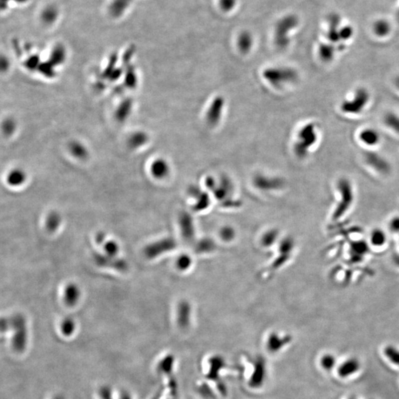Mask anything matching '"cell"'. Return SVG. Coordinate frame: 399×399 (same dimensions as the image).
Returning <instances> with one entry per match:
<instances>
[{
    "label": "cell",
    "instance_id": "obj_5",
    "mask_svg": "<svg viewBox=\"0 0 399 399\" xmlns=\"http://www.w3.org/2000/svg\"><path fill=\"white\" fill-rule=\"evenodd\" d=\"M299 141L297 143V151L301 156L306 154L307 150L314 144L317 141V133L315 127L312 124L307 125L299 132Z\"/></svg>",
    "mask_w": 399,
    "mask_h": 399
},
{
    "label": "cell",
    "instance_id": "obj_29",
    "mask_svg": "<svg viewBox=\"0 0 399 399\" xmlns=\"http://www.w3.org/2000/svg\"><path fill=\"white\" fill-rule=\"evenodd\" d=\"M334 47L332 46L325 44V45L321 46L319 53H320V56L322 59L325 61H330L334 56Z\"/></svg>",
    "mask_w": 399,
    "mask_h": 399
},
{
    "label": "cell",
    "instance_id": "obj_37",
    "mask_svg": "<svg viewBox=\"0 0 399 399\" xmlns=\"http://www.w3.org/2000/svg\"><path fill=\"white\" fill-rule=\"evenodd\" d=\"M398 18H399V13H398Z\"/></svg>",
    "mask_w": 399,
    "mask_h": 399
},
{
    "label": "cell",
    "instance_id": "obj_6",
    "mask_svg": "<svg viewBox=\"0 0 399 399\" xmlns=\"http://www.w3.org/2000/svg\"><path fill=\"white\" fill-rule=\"evenodd\" d=\"M133 0H109L107 13L112 19L123 17L131 8Z\"/></svg>",
    "mask_w": 399,
    "mask_h": 399
},
{
    "label": "cell",
    "instance_id": "obj_32",
    "mask_svg": "<svg viewBox=\"0 0 399 399\" xmlns=\"http://www.w3.org/2000/svg\"><path fill=\"white\" fill-rule=\"evenodd\" d=\"M27 1L28 0H2L1 5H5V8H8L9 7L13 5V4H15V5L23 4L27 2Z\"/></svg>",
    "mask_w": 399,
    "mask_h": 399
},
{
    "label": "cell",
    "instance_id": "obj_11",
    "mask_svg": "<svg viewBox=\"0 0 399 399\" xmlns=\"http://www.w3.org/2000/svg\"><path fill=\"white\" fill-rule=\"evenodd\" d=\"M191 313V305L187 301H181L179 302L177 308V317L180 326L186 327L189 325Z\"/></svg>",
    "mask_w": 399,
    "mask_h": 399
},
{
    "label": "cell",
    "instance_id": "obj_12",
    "mask_svg": "<svg viewBox=\"0 0 399 399\" xmlns=\"http://www.w3.org/2000/svg\"><path fill=\"white\" fill-rule=\"evenodd\" d=\"M280 245V248H279V250H280L279 256V257L277 256V258L274 259V262H273V263L271 264V266H270L269 270L271 272L276 271L279 267L283 265V262H285L286 259L288 258V257H288L287 254H288V252H289V251H291V247H292L291 240H289L288 239L284 240L283 242L281 243Z\"/></svg>",
    "mask_w": 399,
    "mask_h": 399
},
{
    "label": "cell",
    "instance_id": "obj_34",
    "mask_svg": "<svg viewBox=\"0 0 399 399\" xmlns=\"http://www.w3.org/2000/svg\"><path fill=\"white\" fill-rule=\"evenodd\" d=\"M105 234L104 232H99L96 236V241L98 244L99 245H102V244L105 243L104 241H105Z\"/></svg>",
    "mask_w": 399,
    "mask_h": 399
},
{
    "label": "cell",
    "instance_id": "obj_21",
    "mask_svg": "<svg viewBox=\"0 0 399 399\" xmlns=\"http://www.w3.org/2000/svg\"><path fill=\"white\" fill-rule=\"evenodd\" d=\"M61 328L64 335H71L75 330L74 321L73 320V319L69 318V317L64 319L61 323Z\"/></svg>",
    "mask_w": 399,
    "mask_h": 399
},
{
    "label": "cell",
    "instance_id": "obj_17",
    "mask_svg": "<svg viewBox=\"0 0 399 399\" xmlns=\"http://www.w3.org/2000/svg\"><path fill=\"white\" fill-rule=\"evenodd\" d=\"M360 139L367 145H375L379 141V135L375 130L368 129L361 133Z\"/></svg>",
    "mask_w": 399,
    "mask_h": 399
},
{
    "label": "cell",
    "instance_id": "obj_15",
    "mask_svg": "<svg viewBox=\"0 0 399 399\" xmlns=\"http://www.w3.org/2000/svg\"><path fill=\"white\" fill-rule=\"evenodd\" d=\"M61 217L59 213L56 211H52L49 213L46 217L45 226L47 231L50 232H54L59 228L61 225Z\"/></svg>",
    "mask_w": 399,
    "mask_h": 399
},
{
    "label": "cell",
    "instance_id": "obj_33",
    "mask_svg": "<svg viewBox=\"0 0 399 399\" xmlns=\"http://www.w3.org/2000/svg\"><path fill=\"white\" fill-rule=\"evenodd\" d=\"M236 0H220V5L222 8L225 10H230L234 4Z\"/></svg>",
    "mask_w": 399,
    "mask_h": 399
},
{
    "label": "cell",
    "instance_id": "obj_1",
    "mask_svg": "<svg viewBox=\"0 0 399 399\" xmlns=\"http://www.w3.org/2000/svg\"><path fill=\"white\" fill-rule=\"evenodd\" d=\"M9 323L14 331L12 345L16 351H21L25 348L27 343V333L25 319L21 314H16L9 320Z\"/></svg>",
    "mask_w": 399,
    "mask_h": 399
},
{
    "label": "cell",
    "instance_id": "obj_3",
    "mask_svg": "<svg viewBox=\"0 0 399 399\" xmlns=\"http://www.w3.org/2000/svg\"><path fill=\"white\" fill-rule=\"evenodd\" d=\"M93 258L95 263L102 268H110L120 272H125L128 270L129 265L125 259L118 257H111L106 254L94 252Z\"/></svg>",
    "mask_w": 399,
    "mask_h": 399
},
{
    "label": "cell",
    "instance_id": "obj_14",
    "mask_svg": "<svg viewBox=\"0 0 399 399\" xmlns=\"http://www.w3.org/2000/svg\"><path fill=\"white\" fill-rule=\"evenodd\" d=\"M359 361L356 359H351L349 360L346 361L344 362L340 367H339L338 373L339 376L343 378L350 377L352 374H355L356 372L358 371L359 369Z\"/></svg>",
    "mask_w": 399,
    "mask_h": 399
},
{
    "label": "cell",
    "instance_id": "obj_36",
    "mask_svg": "<svg viewBox=\"0 0 399 399\" xmlns=\"http://www.w3.org/2000/svg\"><path fill=\"white\" fill-rule=\"evenodd\" d=\"M356 399L354 398V397H352V398H351V399Z\"/></svg>",
    "mask_w": 399,
    "mask_h": 399
},
{
    "label": "cell",
    "instance_id": "obj_10",
    "mask_svg": "<svg viewBox=\"0 0 399 399\" xmlns=\"http://www.w3.org/2000/svg\"><path fill=\"white\" fill-rule=\"evenodd\" d=\"M190 196L196 199L194 205V209L196 211H201L205 209L209 205V198L208 195L203 192L200 191L197 187H193L190 190Z\"/></svg>",
    "mask_w": 399,
    "mask_h": 399
},
{
    "label": "cell",
    "instance_id": "obj_31",
    "mask_svg": "<svg viewBox=\"0 0 399 399\" xmlns=\"http://www.w3.org/2000/svg\"><path fill=\"white\" fill-rule=\"evenodd\" d=\"M221 237L223 240H231L235 236L234 229L231 227H224L220 231Z\"/></svg>",
    "mask_w": 399,
    "mask_h": 399
},
{
    "label": "cell",
    "instance_id": "obj_30",
    "mask_svg": "<svg viewBox=\"0 0 399 399\" xmlns=\"http://www.w3.org/2000/svg\"><path fill=\"white\" fill-rule=\"evenodd\" d=\"M336 364V359L333 356L326 355L322 359V365L327 371H331Z\"/></svg>",
    "mask_w": 399,
    "mask_h": 399
},
{
    "label": "cell",
    "instance_id": "obj_23",
    "mask_svg": "<svg viewBox=\"0 0 399 399\" xmlns=\"http://www.w3.org/2000/svg\"><path fill=\"white\" fill-rule=\"evenodd\" d=\"M278 237L277 231L275 230H271L264 234L262 238V245L265 246H270L275 242L276 239Z\"/></svg>",
    "mask_w": 399,
    "mask_h": 399
},
{
    "label": "cell",
    "instance_id": "obj_25",
    "mask_svg": "<svg viewBox=\"0 0 399 399\" xmlns=\"http://www.w3.org/2000/svg\"><path fill=\"white\" fill-rule=\"evenodd\" d=\"M385 123L388 127L399 133V116L393 113L388 114L385 118Z\"/></svg>",
    "mask_w": 399,
    "mask_h": 399
},
{
    "label": "cell",
    "instance_id": "obj_16",
    "mask_svg": "<svg viewBox=\"0 0 399 399\" xmlns=\"http://www.w3.org/2000/svg\"><path fill=\"white\" fill-rule=\"evenodd\" d=\"M366 161L373 167L380 170V171H385L388 169V164H387L388 162L378 155L374 154V153L367 155Z\"/></svg>",
    "mask_w": 399,
    "mask_h": 399
},
{
    "label": "cell",
    "instance_id": "obj_18",
    "mask_svg": "<svg viewBox=\"0 0 399 399\" xmlns=\"http://www.w3.org/2000/svg\"><path fill=\"white\" fill-rule=\"evenodd\" d=\"M169 173V167L165 162L162 161H156L152 166V173L158 179L166 177Z\"/></svg>",
    "mask_w": 399,
    "mask_h": 399
},
{
    "label": "cell",
    "instance_id": "obj_22",
    "mask_svg": "<svg viewBox=\"0 0 399 399\" xmlns=\"http://www.w3.org/2000/svg\"><path fill=\"white\" fill-rule=\"evenodd\" d=\"M24 181V176L20 171L12 172L7 177V182L12 186H19Z\"/></svg>",
    "mask_w": 399,
    "mask_h": 399
},
{
    "label": "cell",
    "instance_id": "obj_35",
    "mask_svg": "<svg viewBox=\"0 0 399 399\" xmlns=\"http://www.w3.org/2000/svg\"><path fill=\"white\" fill-rule=\"evenodd\" d=\"M397 84H398V87H399V81H398V83H397Z\"/></svg>",
    "mask_w": 399,
    "mask_h": 399
},
{
    "label": "cell",
    "instance_id": "obj_8",
    "mask_svg": "<svg viewBox=\"0 0 399 399\" xmlns=\"http://www.w3.org/2000/svg\"><path fill=\"white\" fill-rule=\"evenodd\" d=\"M59 9L55 4H48L41 8L39 14V21L44 25H52L59 21Z\"/></svg>",
    "mask_w": 399,
    "mask_h": 399
},
{
    "label": "cell",
    "instance_id": "obj_13",
    "mask_svg": "<svg viewBox=\"0 0 399 399\" xmlns=\"http://www.w3.org/2000/svg\"><path fill=\"white\" fill-rule=\"evenodd\" d=\"M81 292L76 284L70 283L66 286L64 292V303L67 306H74L79 301Z\"/></svg>",
    "mask_w": 399,
    "mask_h": 399
},
{
    "label": "cell",
    "instance_id": "obj_4",
    "mask_svg": "<svg viewBox=\"0 0 399 399\" xmlns=\"http://www.w3.org/2000/svg\"><path fill=\"white\" fill-rule=\"evenodd\" d=\"M369 100V95L363 89L358 90L352 99L342 103V111L350 114H357L362 111Z\"/></svg>",
    "mask_w": 399,
    "mask_h": 399
},
{
    "label": "cell",
    "instance_id": "obj_9",
    "mask_svg": "<svg viewBox=\"0 0 399 399\" xmlns=\"http://www.w3.org/2000/svg\"><path fill=\"white\" fill-rule=\"evenodd\" d=\"M297 20L294 16H290L282 20L278 24L277 30V39L278 41L279 45H285L288 39H286L287 30H291L293 27L297 25Z\"/></svg>",
    "mask_w": 399,
    "mask_h": 399
},
{
    "label": "cell",
    "instance_id": "obj_19",
    "mask_svg": "<svg viewBox=\"0 0 399 399\" xmlns=\"http://www.w3.org/2000/svg\"><path fill=\"white\" fill-rule=\"evenodd\" d=\"M215 248V243L211 239H201L196 245V251L199 253L212 252Z\"/></svg>",
    "mask_w": 399,
    "mask_h": 399
},
{
    "label": "cell",
    "instance_id": "obj_24",
    "mask_svg": "<svg viewBox=\"0 0 399 399\" xmlns=\"http://www.w3.org/2000/svg\"><path fill=\"white\" fill-rule=\"evenodd\" d=\"M385 353L387 357H388L393 363L399 365V351L398 349L394 348V347L389 346L386 348Z\"/></svg>",
    "mask_w": 399,
    "mask_h": 399
},
{
    "label": "cell",
    "instance_id": "obj_7",
    "mask_svg": "<svg viewBox=\"0 0 399 399\" xmlns=\"http://www.w3.org/2000/svg\"><path fill=\"white\" fill-rule=\"evenodd\" d=\"M179 220L183 238L187 242H192L196 234V228L193 217L187 212H182L179 215Z\"/></svg>",
    "mask_w": 399,
    "mask_h": 399
},
{
    "label": "cell",
    "instance_id": "obj_27",
    "mask_svg": "<svg viewBox=\"0 0 399 399\" xmlns=\"http://www.w3.org/2000/svg\"><path fill=\"white\" fill-rule=\"evenodd\" d=\"M374 30H375L376 33L379 35V36H386V35L389 33V24L385 21H379L378 22H377V24H375Z\"/></svg>",
    "mask_w": 399,
    "mask_h": 399
},
{
    "label": "cell",
    "instance_id": "obj_26",
    "mask_svg": "<svg viewBox=\"0 0 399 399\" xmlns=\"http://www.w3.org/2000/svg\"><path fill=\"white\" fill-rule=\"evenodd\" d=\"M192 265V259L189 256L184 255L180 256L176 261V265L177 268L181 271H186L190 268Z\"/></svg>",
    "mask_w": 399,
    "mask_h": 399
},
{
    "label": "cell",
    "instance_id": "obj_28",
    "mask_svg": "<svg viewBox=\"0 0 399 399\" xmlns=\"http://www.w3.org/2000/svg\"><path fill=\"white\" fill-rule=\"evenodd\" d=\"M252 40L249 34L248 33H243L241 35L239 39V48L243 51H248L251 47V44H252Z\"/></svg>",
    "mask_w": 399,
    "mask_h": 399
},
{
    "label": "cell",
    "instance_id": "obj_20",
    "mask_svg": "<svg viewBox=\"0 0 399 399\" xmlns=\"http://www.w3.org/2000/svg\"><path fill=\"white\" fill-rule=\"evenodd\" d=\"M104 250L105 254L111 257H117L119 251V246L117 242L113 240L107 241L104 244Z\"/></svg>",
    "mask_w": 399,
    "mask_h": 399
},
{
    "label": "cell",
    "instance_id": "obj_2",
    "mask_svg": "<svg viewBox=\"0 0 399 399\" xmlns=\"http://www.w3.org/2000/svg\"><path fill=\"white\" fill-rule=\"evenodd\" d=\"M176 246L177 242L176 239L172 237H166L147 245L144 250V255L147 258L155 259L165 253L173 251Z\"/></svg>",
    "mask_w": 399,
    "mask_h": 399
}]
</instances>
